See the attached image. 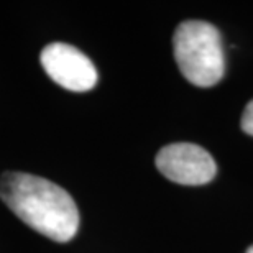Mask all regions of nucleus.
<instances>
[{
	"label": "nucleus",
	"mask_w": 253,
	"mask_h": 253,
	"mask_svg": "<svg viewBox=\"0 0 253 253\" xmlns=\"http://www.w3.org/2000/svg\"><path fill=\"white\" fill-rule=\"evenodd\" d=\"M242 128H244L245 133L253 136V99L247 104L244 115H242Z\"/></svg>",
	"instance_id": "39448f33"
},
{
	"label": "nucleus",
	"mask_w": 253,
	"mask_h": 253,
	"mask_svg": "<svg viewBox=\"0 0 253 253\" xmlns=\"http://www.w3.org/2000/svg\"><path fill=\"white\" fill-rule=\"evenodd\" d=\"M247 253H253V245H252V247H249V250H247Z\"/></svg>",
	"instance_id": "423d86ee"
},
{
	"label": "nucleus",
	"mask_w": 253,
	"mask_h": 253,
	"mask_svg": "<svg viewBox=\"0 0 253 253\" xmlns=\"http://www.w3.org/2000/svg\"><path fill=\"white\" fill-rule=\"evenodd\" d=\"M174 59L181 74L199 87L215 85L224 78L225 54L220 32L202 20H186L173 37Z\"/></svg>",
	"instance_id": "f03ea898"
},
{
	"label": "nucleus",
	"mask_w": 253,
	"mask_h": 253,
	"mask_svg": "<svg viewBox=\"0 0 253 253\" xmlns=\"http://www.w3.org/2000/svg\"><path fill=\"white\" fill-rule=\"evenodd\" d=\"M0 197L33 230L59 244L69 242L79 229V211L68 191L51 181L27 173H5Z\"/></svg>",
	"instance_id": "f257e3e1"
},
{
	"label": "nucleus",
	"mask_w": 253,
	"mask_h": 253,
	"mask_svg": "<svg viewBox=\"0 0 253 253\" xmlns=\"http://www.w3.org/2000/svg\"><path fill=\"white\" fill-rule=\"evenodd\" d=\"M156 168L166 179L184 186H202L214 179L217 166L202 146L194 143H173L156 155Z\"/></svg>",
	"instance_id": "7ed1b4c3"
},
{
	"label": "nucleus",
	"mask_w": 253,
	"mask_h": 253,
	"mask_svg": "<svg viewBox=\"0 0 253 253\" xmlns=\"http://www.w3.org/2000/svg\"><path fill=\"white\" fill-rule=\"evenodd\" d=\"M43 69L54 83L74 92H85L97 84V69L83 51L68 43H51L40 56Z\"/></svg>",
	"instance_id": "20e7f679"
}]
</instances>
